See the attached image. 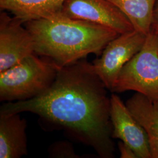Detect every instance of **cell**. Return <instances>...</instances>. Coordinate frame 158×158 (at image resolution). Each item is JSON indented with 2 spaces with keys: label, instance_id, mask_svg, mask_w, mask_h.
I'll list each match as a JSON object with an SVG mask.
<instances>
[{
  "label": "cell",
  "instance_id": "1",
  "mask_svg": "<svg viewBox=\"0 0 158 158\" xmlns=\"http://www.w3.org/2000/svg\"><path fill=\"white\" fill-rule=\"evenodd\" d=\"M107 87L85 59L60 68L51 87L33 98L7 102L0 114L30 112L62 126L102 158L114 157Z\"/></svg>",
  "mask_w": 158,
  "mask_h": 158
},
{
  "label": "cell",
  "instance_id": "2",
  "mask_svg": "<svg viewBox=\"0 0 158 158\" xmlns=\"http://www.w3.org/2000/svg\"><path fill=\"white\" fill-rule=\"evenodd\" d=\"M23 25L32 35L34 53L51 58L60 68L90 54L101 55L108 44L120 35L107 27L70 18L62 12Z\"/></svg>",
  "mask_w": 158,
  "mask_h": 158
},
{
  "label": "cell",
  "instance_id": "3",
  "mask_svg": "<svg viewBox=\"0 0 158 158\" xmlns=\"http://www.w3.org/2000/svg\"><path fill=\"white\" fill-rule=\"evenodd\" d=\"M60 68L51 58L35 53L0 72V101L16 102L40 96L48 90Z\"/></svg>",
  "mask_w": 158,
  "mask_h": 158
},
{
  "label": "cell",
  "instance_id": "4",
  "mask_svg": "<svg viewBox=\"0 0 158 158\" xmlns=\"http://www.w3.org/2000/svg\"><path fill=\"white\" fill-rule=\"evenodd\" d=\"M135 91L158 100V36L151 31L145 44L119 74L112 92Z\"/></svg>",
  "mask_w": 158,
  "mask_h": 158
},
{
  "label": "cell",
  "instance_id": "5",
  "mask_svg": "<svg viewBox=\"0 0 158 158\" xmlns=\"http://www.w3.org/2000/svg\"><path fill=\"white\" fill-rule=\"evenodd\" d=\"M147 35L135 30L120 34L108 44L101 57L94 60V71L108 90L113 91L121 70L141 51Z\"/></svg>",
  "mask_w": 158,
  "mask_h": 158
},
{
  "label": "cell",
  "instance_id": "6",
  "mask_svg": "<svg viewBox=\"0 0 158 158\" xmlns=\"http://www.w3.org/2000/svg\"><path fill=\"white\" fill-rule=\"evenodd\" d=\"M61 12L70 18L107 27L119 34L134 30L127 17L108 0H66Z\"/></svg>",
  "mask_w": 158,
  "mask_h": 158
},
{
  "label": "cell",
  "instance_id": "7",
  "mask_svg": "<svg viewBox=\"0 0 158 158\" xmlns=\"http://www.w3.org/2000/svg\"><path fill=\"white\" fill-rule=\"evenodd\" d=\"M32 35L23 23L2 11L0 14V72L34 54Z\"/></svg>",
  "mask_w": 158,
  "mask_h": 158
},
{
  "label": "cell",
  "instance_id": "8",
  "mask_svg": "<svg viewBox=\"0 0 158 158\" xmlns=\"http://www.w3.org/2000/svg\"><path fill=\"white\" fill-rule=\"evenodd\" d=\"M110 118L113 138L119 139L132 149L138 158H152L145 130L118 96L110 97Z\"/></svg>",
  "mask_w": 158,
  "mask_h": 158
},
{
  "label": "cell",
  "instance_id": "9",
  "mask_svg": "<svg viewBox=\"0 0 158 158\" xmlns=\"http://www.w3.org/2000/svg\"><path fill=\"white\" fill-rule=\"evenodd\" d=\"M27 121L19 113L0 114V158L27 155Z\"/></svg>",
  "mask_w": 158,
  "mask_h": 158
},
{
  "label": "cell",
  "instance_id": "10",
  "mask_svg": "<svg viewBox=\"0 0 158 158\" xmlns=\"http://www.w3.org/2000/svg\"><path fill=\"white\" fill-rule=\"evenodd\" d=\"M125 104L147 133L152 158H158V100L136 92Z\"/></svg>",
  "mask_w": 158,
  "mask_h": 158
},
{
  "label": "cell",
  "instance_id": "11",
  "mask_svg": "<svg viewBox=\"0 0 158 158\" xmlns=\"http://www.w3.org/2000/svg\"><path fill=\"white\" fill-rule=\"evenodd\" d=\"M66 0H0L1 11H8L23 23L50 18L62 11Z\"/></svg>",
  "mask_w": 158,
  "mask_h": 158
},
{
  "label": "cell",
  "instance_id": "12",
  "mask_svg": "<svg viewBox=\"0 0 158 158\" xmlns=\"http://www.w3.org/2000/svg\"><path fill=\"white\" fill-rule=\"evenodd\" d=\"M124 14L134 30L148 35L151 30L153 12L157 0H108Z\"/></svg>",
  "mask_w": 158,
  "mask_h": 158
},
{
  "label": "cell",
  "instance_id": "13",
  "mask_svg": "<svg viewBox=\"0 0 158 158\" xmlns=\"http://www.w3.org/2000/svg\"><path fill=\"white\" fill-rule=\"evenodd\" d=\"M51 156L55 158H79L72 145L66 141H59L51 145L49 150Z\"/></svg>",
  "mask_w": 158,
  "mask_h": 158
},
{
  "label": "cell",
  "instance_id": "14",
  "mask_svg": "<svg viewBox=\"0 0 158 158\" xmlns=\"http://www.w3.org/2000/svg\"><path fill=\"white\" fill-rule=\"evenodd\" d=\"M121 158H138L135 152L124 142H119L118 143Z\"/></svg>",
  "mask_w": 158,
  "mask_h": 158
},
{
  "label": "cell",
  "instance_id": "15",
  "mask_svg": "<svg viewBox=\"0 0 158 158\" xmlns=\"http://www.w3.org/2000/svg\"><path fill=\"white\" fill-rule=\"evenodd\" d=\"M151 31L158 36V0L156 1L153 12L152 21Z\"/></svg>",
  "mask_w": 158,
  "mask_h": 158
}]
</instances>
